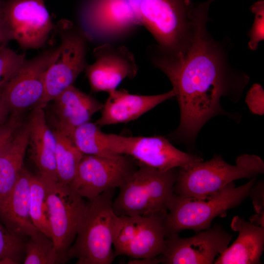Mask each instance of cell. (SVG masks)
Returning <instances> with one entry per match:
<instances>
[{"instance_id": "cell-9", "label": "cell", "mask_w": 264, "mask_h": 264, "mask_svg": "<svg viewBox=\"0 0 264 264\" xmlns=\"http://www.w3.org/2000/svg\"><path fill=\"white\" fill-rule=\"evenodd\" d=\"M0 12L10 40L24 49L42 47L54 28L44 0H0Z\"/></svg>"}, {"instance_id": "cell-35", "label": "cell", "mask_w": 264, "mask_h": 264, "mask_svg": "<svg viewBox=\"0 0 264 264\" xmlns=\"http://www.w3.org/2000/svg\"><path fill=\"white\" fill-rule=\"evenodd\" d=\"M132 264H156L160 263L159 256L152 258L132 259L128 262Z\"/></svg>"}, {"instance_id": "cell-3", "label": "cell", "mask_w": 264, "mask_h": 264, "mask_svg": "<svg viewBox=\"0 0 264 264\" xmlns=\"http://www.w3.org/2000/svg\"><path fill=\"white\" fill-rule=\"evenodd\" d=\"M264 172V163L258 155L243 154L233 165L221 155L216 154L206 161L178 168L174 193L181 197L204 199L235 180L251 178Z\"/></svg>"}, {"instance_id": "cell-6", "label": "cell", "mask_w": 264, "mask_h": 264, "mask_svg": "<svg viewBox=\"0 0 264 264\" xmlns=\"http://www.w3.org/2000/svg\"><path fill=\"white\" fill-rule=\"evenodd\" d=\"M191 0H138L141 25L152 35L156 45L171 54L183 53L193 37Z\"/></svg>"}, {"instance_id": "cell-27", "label": "cell", "mask_w": 264, "mask_h": 264, "mask_svg": "<svg viewBox=\"0 0 264 264\" xmlns=\"http://www.w3.org/2000/svg\"><path fill=\"white\" fill-rule=\"evenodd\" d=\"M22 237L10 230L0 220V264H19L25 249Z\"/></svg>"}, {"instance_id": "cell-2", "label": "cell", "mask_w": 264, "mask_h": 264, "mask_svg": "<svg viewBox=\"0 0 264 264\" xmlns=\"http://www.w3.org/2000/svg\"><path fill=\"white\" fill-rule=\"evenodd\" d=\"M115 189L106 191L89 200L74 242L67 253L77 264H110L114 259L112 246L121 219L112 208Z\"/></svg>"}, {"instance_id": "cell-17", "label": "cell", "mask_w": 264, "mask_h": 264, "mask_svg": "<svg viewBox=\"0 0 264 264\" xmlns=\"http://www.w3.org/2000/svg\"><path fill=\"white\" fill-rule=\"evenodd\" d=\"M109 96L95 123L99 127L127 123L137 119L162 102L175 97L173 89L157 95L130 93L125 89H115Z\"/></svg>"}, {"instance_id": "cell-13", "label": "cell", "mask_w": 264, "mask_h": 264, "mask_svg": "<svg viewBox=\"0 0 264 264\" xmlns=\"http://www.w3.org/2000/svg\"><path fill=\"white\" fill-rule=\"evenodd\" d=\"M66 29L62 35L57 57L46 72L44 95L36 108H44L49 102L72 85L85 70L88 38L83 30L73 28L72 26H67Z\"/></svg>"}, {"instance_id": "cell-29", "label": "cell", "mask_w": 264, "mask_h": 264, "mask_svg": "<svg viewBox=\"0 0 264 264\" xmlns=\"http://www.w3.org/2000/svg\"><path fill=\"white\" fill-rule=\"evenodd\" d=\"M250 10L254 14V19L248 32V46L250 49L256 50L264 39V1H256L251 6Z\"/></svg>"}, {"instance_id": "cell-1", "label": "cell", "mask_w": 264, "mask_h": 264, "mask_svg": "<svg viewBox=\"0 0 264 264\" xmlns=\"http://www.w3.org/2000/svg\"><path fill=\"white\" fill-rule=\"evenodd\" d=\"M213 2L195 4L193 37L184 53L169 54L156 44L148 49L149 60L170 80L179 105L178 126L167 138L183 144L193 154H197V135L210 119L225 115L240 122L241 115L224 110L220 100L225 97L234 103L239 101L250 80L245 72L230 63L227 41L215 39L207 29Z\"/></svg>"}, {"instance_id": "cell-23", "label": "cell", "mask_w": 264, "mask_h": 264, "mask_svg": "<svg viewBox=\"0 0 264 264\" xmlns=\"http://www.w3.org/2000/svg\"><path fill=\"white\" fill-rule=\"evenodd\" d=\"M56 137L55 162L58 182L69 185L74 179L84 154L72 140L61 132L53 130Z\"/></svg>"}, {"instance_id": "cell-19", "label": "cell", "mask_w": 264, "mask_h": 264, "mask_svg": "<svg viewBox=\"0 0 264 264\" xmlns=\"http://www.w3.org/2000/svg\"><path fill=\"white\" fill-rule=\"evenodd\" d=\"M29 156L40 175L47 179L58 181L55 162L56 139L47 122L43 109L35 108L28 122Z\"/></svg>"}, {"instance_id": "cell-22", "label": "cell", "mask_w": 264, "mask_h": 264, "mask_svg": "<svg viewBox=\"0 0 264 264\" xmlns=\"http://www.w3.org/2000/svg\"><path fill=\"white\" fill-rule=\"evenodd\" d=\"M28 138L27 122L20 127L0 155V209L14 188L23 166Z\"/></svg>"}, {"instance_id": "cell-12", "label": "cell", "mask_w": 264, "mask_h": 264, "mask_svg": "<svg viewBox=\"0 0 264 264\" xmlns=\"http://www.w3.org/2000/svg\"><path fill=\"white\" fill-rule=\"evenodd\" d=\"M138 0H90L81 15L88 38L110 40L124 36L141 26Z\"/></svg>"}, {"instance_id": "cell-21", "label": "cell", "mask_w": 264, "mask_h": 264, "mask_svg": "<svg viewBox=\"0 0 264 264\" xmlns=\"http://www.w3.org/2000/svg\"><path fill=\"white\" fill-rule=\"evenodd\" d=\"M238 232L235 241L218 256L215 264H259L264 250V227L256 225L236 216L230 224Z\"/></svg>"}, {"instance_id": "cell-36", "label": "cell", "mask_w": 264, "mask_h": 264, "mask_svg": "<svg viewBox=\"0 0 264 264\" xmlns=\"http://www.w3.org/2000/svg\"><path fill=\"white\" fill-rule=\"evenodd\" d=\"M264 215L257 214L250 219V222L256 225L264 227Z\"/></svg>"}, {"instance_id": "cell-10", "label": "cell", "mask_w": 264, "mask_h": 264, "mask_svg": "<svg viewBox=\"0 0 264 264\" xmlns=\"http://www.w3.org/2000/svg\"><path fill=\"white\" fill-rule=\"evenodd\" d=\"M167 213L145 216H120L121 223L114 239V258H152L161 255L165 248Z\"/></svg>"}, {"instance_id": "cell-34", "label": "cell", "mask_w": 264, "mask_h": 264, "mask_svg": "<svg viewBox=\"0 0 264 264\" xmlns=\"http://www.w3.org/2000/svg\"><path fill=\"white\" fill-rule=\"evenodd\" d=\"M10 115V112L0 92V125L6 122L8 119Z\"/></svg>"}, {"instance_id": "cell-30", "label": "cell", "mask_w": 264, "mask_h": 264, "mask_svg": "<svg viewBox=\"0 0 264 264\" xmlns=\"http://www.w3.org/2000/svg\"><path fill=\"white\" fill-rule=\"evenodd\" d=\"M21 113H11L7 121L0 125V155L22 126Z\"/></svg>"}, {"instance_id": "cell-24", "label": "cell", "mask_w": 264, "mask_h": 264, "mask_svg": "<svg viewBox=\"0 0 264 264\" xmlns=\"http://www.w3.org/2000/svg\"><path fill=\"white\" fill-rule=\"evenodd\" d=\"M30 211L31 220L37 229L51 238V227L44 178L32 174L30 181Z\"/></svg>"}, {"instance_id": "cell-31", "label": "cell", "mask_w": 264, "mask_h": 264, "mask_svg": "<svg viewBox=\"0 0 264 264\" xmlns=\"http://www.w3.org/2000/svg\"><path fill=\"white\" fill-rule=\"evenodd\" d=\"M245 102L253 114L262 115L264 113V90L262 86L254 84L247 91Z\"/></svg>"}, {"instance_id": "cell-32", "label": "cell", "mask_w": 264, "mask_h": 264, "mask_svg": "<svg viewBox=\"0 0 264 264\" xmlns=\"http://www.w3.org/2000/svg\"><path fill=\"white\" fill-rule=\"evenodd\" d=\"M264 184L260 180L252 186L249 196L252 198L253 204L258 214L264 215Z\"/></svg>"}, {"instance_id": "cell-26", "label": "cell", "mask_w": 264, "mask_h": 264, "mask_svg": "<svg viewBox=\"0 0 264 264\" xmlns=\"http://www.w3.org/2000/svg\"><path fill=\"white\" fill-rule=\"evenodd\" d=\"M99 127L95 123L88 122L77 127L71 139L77 149L84 154L113 157L118 154L109 153L100 145Z\"/></svg>"}, {"instance_id": "cell-11", "label": "cell", "mask_w": 264, "mask_h": 264, "mask_svg": "<svg viewBox=\"0 0 264 264\" xmlns=\"http://www.w3.org/2000/svg\"><path fill=\"white\" fill-rule=\"evenodd\" d=\"M138 167V162L127 155L84 154L69 186L90 200L106 191L119 188Z\"/></svg>"}, {"instance_id": "cell-7", "label": "cell", "mask_w": 264, "mask_h": 264, "mask_svg": "<svg viewBox=\"0 0 264 264\" xmlns=\"http://www.w3.org/2000/svg\"><path fill=\"white\" fill-rule=\"evenodd\" d=\"M99 140L103 150L108 153L130 156L141 163L161 171L203 160L199 154L182 152L162 136H126L101 131Z\"/></svg>"}, {"instance_id": "cell-25", "label": "cell", "mask_w": 264, "mask_h": 264, "mask_svg": "<svg viewBox=\"0 0 264 264\" xmlns=\"http://www.w3.org/2000/svg\"><path fill=\"white\" fill-rule=\"evenodd\" d=\"M25 243L24 264H54L62 263L51 238L40 231L29 237Z\"/></svg>"}, {"instance_id": "cell-14", "label": "cell", "mask_w": 264, "mask_h": 264, "mask_svg": "<svg viewBox=\"0 0 264 264\" xmlns=\"http://www.w3.org/2000/svg\"><path fill=\"white\" fill-rule=\"evenodd\" d=\"M232 237L219 224L189 238H181L178 233L170 234L166 237L164 251L159 255L160 263L214 264L216 257L228 247Z\"/></svg>"}, {"instance_id": "cell-16", "label": "cell", "mask_w": 264, "mask_h": 264, "mask_svg": "<svg viewBox=\"0 0 264 264\" xmlns=\"http://www.w3.org/2000/svg\"><path fill=\"white\" fill-rule=\"evenodd\" d=\"M95 62L86 65L85 70L94 92L116 89L125 78H134L138 67L133 54L125 46L104 43L93 50Z\"/></svg>"}, {"instance_id": "cell-33", "label": "cell", "mask_w": 264, "mask_h": 264, "mask_svg": "<svg viewBox=\"0 0 264 264\" xmlns=\"http://www.w3.org/2000/svg\"><path fill=\"white\" fill-rule=\"evenodd\" d=\"M10 41L3 25L0 12V52L6 47L7 44Z\"/></svg>"}, {"instance_id": "cell-4", "label": "cell", "mask_w": 264, "mask_h": 264, "mask_svg": "<svg viewBox=\"0 0 264 264\" xmlns=\"http://www.w3.org/2000/svg\"><path fill=\"white\" fill-rule=\"evenodd\" d=\"M177 175V168L164 171L138 162L137 169L119 187L112 203L114 212L118 216L167 213Z\"/></svg>"}, {"instance_id": "cell-18", "label": "cell", "mask_w": 264, "mask_h": 264, "mask_svg": "<svg viewBox=\"0 0 264 264\" xmlns=\"http://www.w3.org/2000/svg\"><path fill=\"white\" fill-rule=\"evenodd\" d=\"M52 101L54 130L71 139L74 130L89 122L93 114L102 110L104 105L73 85Z\"/></svg>"}, {"instance_id": "cell-20", "label": "cell", "mask_w": 264, "mask_h": 264, "mask_svg": "<svg viewBox=\"0 0 264 264\" xmlns=\"http://www.w3.org/2000/svg\"><path fill=\"white\" fill-rule=\"evenodd\" d=\"M32 174L23 166L14 188L0 209V220L10 230L22 237H29L39 231L30 216Z\"/></svg>"}, {"instance_id": "cell-15", "label": "cell", "mask_w": 264, "mask_h": 264, "mask_svg": "<svg viewBox=\"0 0 264 264\" xmlns=\"http://www.w3.org/2000/svg\"><path fill=\"white\" fill-rule=\"evenodd\" d=\"M59 51V47L24 61L16 74L0 91L10 114L21 113L42 99L46 72Z\"/></svg>"}, {"instance_id": "cell-8", "label": "cell", "mask_w": 264, "mask_h": 264, "mask_svg": "<svg viewBox=\"0 0 264 264\" xmlns=\"http://www.w3.org/2000/svg\"><path fill=\"white\" fill-rule=\"evenodd\" d=\"M44 179L51 239L62 262H65L83 220L87 204L69 185Z\"/></svg>"}, {"instance_id": "cell-5", "label": "cell", "mask_w": 264, "mask_h": 264, "mask_svg": "<svg viewBox=\"0 0 264 264\" xmlns=\"http://www.w3.org/2000/svg\"><path fill=\"white\" fill-rule=\"evenodd\" d=\"M256 176L244 184L236 187L232 182L204 199L174 194L165 220L167 236L186 229L198 232L209 228L217 217L240 205L249 196Z\"/></svg>"}, {"instance_id": "cell-28", "label": "cell", "mask_w": 264, "mask_h": 264, "mask_svg": "<svg viewBox=\"0 0 264 264\" xmlns=\"http://www.w3.org/2000/svg\"><path fill=\"white\" fill-rule=\"evenodd\" d=\"M23 55L5 47L0 52V91L11 80L25 61Z\"/></svg>"}]
</instances>
